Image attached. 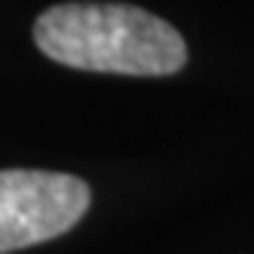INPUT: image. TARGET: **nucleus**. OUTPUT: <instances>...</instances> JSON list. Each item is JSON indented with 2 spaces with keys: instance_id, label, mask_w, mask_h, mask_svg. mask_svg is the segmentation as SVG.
Here are the masks:
<instances>
[{
  "instance_id": "2",
  "label": "nucleus",
  "mask_w": 254,
  "mask_h": 254,
  "mask_svg": "<svg viewBox=\"0 0 254 254\" xmlns=\"http://www.w3.org/2000/svg\"><path fill=\"white\" fill-rule=\"evenodd\" d=\"M83 178L40 169L0 172V254L64 236L89 211Z\"/></svg>"
},
{
  "instance_id": "1",
  "label": "nucleus",
  "mask_w": 254,
  "mask_h": 254,
  "mask_svg": "<svg viewBox=\"0 0 254 254\" xmlns=\"http://www.w3.org/2000/svg\"><path fill=\"white\" fill-rule=\"evenodd\" d=\"M46 59L101 74L169 77L187 64L184 37L159 15L126 3H59L34 22Z\"/></svg>"
}]
</instances>
